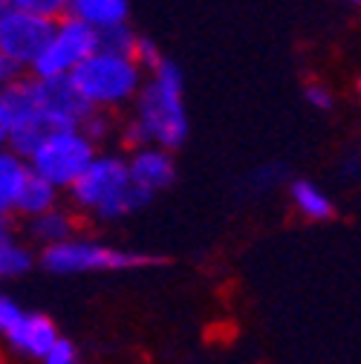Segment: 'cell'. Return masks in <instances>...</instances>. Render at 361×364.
<instances>
[{"label":"cell","mask_w":361,"mask_h":364,"mask_svg":"<svg viewBox=\"0 0 361 364\" xmlns=\"http://www.w3.org/2000/svg\"><path fill=\"white\" fill-rule=\"evenodd\" d=\"M183 70L171 58H165L151 75H145V84L133 102V122L145 133L148 145H156L162 151H176L188 139V110L183 99Z\"/></svg>","instance_id":"cell-1"},{"label":"cell","mask_w":361,"mask_h":364,"mask_svg":"<svg viewBox=\"0 0 361 364\" xmlns=\"http://www.w3.org/2000/svg\"><path fill=\"white\" fill-rule=\"evenodd\" d=\"M70 197L81 211H90L99 220H122L153 200L148 191L133 186L127 173V156L119 154H99L75 179Z\"/></svg>","instance_id":"cell-2"},{"label":"cell","mask_w":361,"mask_h":364,"mask_svg":"<svg viewBox=\"0 0 361 364\" xmlns=\"http://www.w3.org/2000/svg\"><path fill=\"white\" fill-rule=\"evenodd\" d=\"M70 81L93 110L110 113L136 102L139 90L145 84V73L136 67L133 58L107 55L96 50L84 64H78Z\"/></svg>","instance_id":"cell-3"},{"label":"cell","mask_w":361,"mask_h":364,"mask_svg":"<svg viewBox=\"0 0 361 364\" xmlns=\"http://www.w3.org/2000/svg\"><path fill=\"white\" fill-rule=\"evenodd\" d=\"M96 156V145L81 130H50L26 156V168L32 176L50 182L55 191H70Z\"/></svg>","instance_id":"cell-4"},{"label":"cell","mask_w":361,"mask_h":364,"mask_svg":"<svg viewBox=\"0 0 361 364\" xmlns=\"http://www.w3.org/2000/svg\"><path fill=\"white\" fill-rule=\"evenodd\" d=\"M41 263L47 272L55 275H75V272H116V269H139L153 263L151 255L142 252H124L113 249L107 243L84 240V237H70L58 246L43 249Z\"/></svg>","instance_id":"cell-5"},{"label":"cell","mask_w":361,"mask_h":364,"mask_svg":"<svg viewBox=\"0 0 361 364\" xmlns=\"http://www.w3.org/2000/svg\"><path fill=\"white\" fill-rule=\"evenodd\" d=\"M0 130L6 136V148L21 159H26L50 133L35 105L32 78L18 75L0 87Z\"/></svg>","instance_id":"cell-6"},{"label":"cell","mask_w":361,"mask_h":364,"mask_svg":"<svg viewBox=\"0 0 361 364\" xmlns=\"http://www.w3.org/2000/svg\"><path fill=\"white\" fill-rule=\"evenodd\" d=\"M96 50H99L96 29L67 15L55 21L53 38L47 41V47H43V53L38 55L29 73L32 78H70L78 70V64H84Z\"/></svg>","instance_id":"cell-7"},{"label":"cell","mask_w":361,"mask_h":364,"mask_svg":"<svg viewBox=\"0 0 361 364\" xmlns=\"http://www.w3.org/2000/svg\"><path fill=\"white\" fill-rule=\"evenodd\" d=\"M53 21L9 9L0 18V58L12 64L18 73L32 70L38 55L47 47V41L53 38Z\"/></svg>","instance_id":"cell-8"},{"label":"cell","mask_w":361,"mask_h":364,"mask_svg":"<svg viewBox=\"0 0 361 364\" xmlns=\"http://www.w3.org/2000/svg\"><path fill=\"white\" fill-rule=\"evenodd\" d=\"M32 93L50 130H81L87 116L93 113L70 78H32Z\"/></svg>","instance_id":"cell-9"},{"label":"cell","mask_w":361,"mask_h":364,"mask_svg":"<svg viewBox=\"0 0 361 364\" xmlns=\"http://www.w3.org/2000/svg\"><path fill=\"white\" fill-rule=\"evenodd\" d=\"M127 173L133 179V186L148 191L151 197L171 188L176 179V162L171 151H162L156 145L139 148L127 156Z\"/></svg>","instance_id":"cell-10"},{"label":"cell","mask_w":361,"mask_h":364,"mask_svg":"<svg viewBox=\"0 0 361 364\" xmlns=\"http://www.w3.org/2000/svg\"><path fill=\"white\" fill-rule=\"evenodd\" d=\"M6 341H9L15 350L26 353V355L43 358V355H47V353L58 344V333H55V324L50 321L47 315H38V312L29 315V312H26V318L21 321V327H18L15 333H9Z\"/></svg>","instance_id":"cell-11"},{"label":"cell","mask_w":361,"mask_h":364,"mask_svg":"<svg viewBox=\"0 0 361 364\" xmlns=\"http://www.w3.org/2000/svg\"><path fill=\"white\" fill-rule=\"evenodd\" d=\"M67 15L87 26H93L96 32H102V29L127 23L130 4L127 0H70Z\"/></svg>","instance_id":"cell-12"},{"label":"cell","mask_w":361,"mask_h":364,"mask_svg":"<svg viewBox=\"0 0 361 364\" xmlns=\"http://www.w3.org/2000/svg\"><path fill=\"white\" fill-rule=\"evenodd\" d=\"M29 179V168L26 159H21L18 154H12L9 148L0 151V217L15 214L21 188Z\"/></svg>","instance_id":"cell-13"},{"label":"cell","mask_w":361,"mask_h":364,"mask_svg":"<svg viewBox=\"0 0 361 364\" xmlns=\"http://www.w3.org/2000/svg\"><path fill=\"white\" fill-rule=\"evenodd\" d=\"M75 229H78V220L72 211H64V208H53L41 217H32L29 220V235L43 243V249L50 246H58L70 237H75Z\"/></svg>","instance_id":"cell-14"},{"label":"cell","mask_w":361,"mask_h":364,"mask_svg":"<svg viewBox=\"0 0 361 364\" xmlns=\"http://www.w3.org/2000/svg\"><path fill=\"white\" fill-rule=\"evenodd\" d=\"M58 194L50 182H43L38 176L29 173L26 179V186L21 188V197H18V205H15V214L32 220V217H41V214H47L53 208H58Z\"/></svg>","instance_id":"cell-15"},{"label":"cell","mask_w":361,"mask_h":364,"mask_svg":"<svg viewBox=\"0 0 361 364\" xmlns=\"http://www.w3.org/2000/svg\"><path fill=\"white\" fill-rule=\"evenodd\" d=\"M289 197L295 203V208L306 217V220H330L335 214L333 200L315 186L309 179H295L289 186Z\"/></svg>","instance_id":"cell-16"},{"label":"cell","mask_w":361,"mask_h":364,"mask_svg":"<svg viewBox=\"0 0 361 364\" xmlns=\"http://www.w3.org/2000/svg\"><path fill=\"white\" fill-rule=\"evenodd\" d=\"M96 35H99V53L122 55V58H130V55H133V47H136V38H139L127 23L102 29V32H96Z\"/></svg>","instance_id":"cell-17"},{"label":"cell","mask_w":361,"mask_h":364,"mask_svg":"<svg viewBox=\"0 0 361 364\" xmlns=\"http://www.w3.org/2000/svg\"><path fill=\"white\" fill-rule=\"evenodd\" d=\"M29 269H32V252L26 246L12 240V243H6L4 249H0V281L21 278Z\"/></svg>","instance_id":"cell-18"},{"label":"cell","mask_w":361,"mask_h":364,"mask_svg":"<svg viewBox=\"0 0 361 364\" xmlns=\"http://www.w3.org/2000/svg\"><path fill=\"white\" fill-rule=\"evenodd\" d=\"M6 4H9V9L53 21V23L67 18V9H70V0H6Z\"/></svg>","instance_id":"cell-19"},{"label":"cell","mask_w":361,"mask_h":364,"mask_svg":"<svg viewBox=\"0 0 361 364\" xmlns=\"http://www.w3.org/2000/svg\"><path fill=\"white\" fill-rule=\"evenodd\" d=\"M130 58L136 61V67H139L145 75H151V73L165 61V55H162L159 47H156V41H153V38H145V35L136 38V47H133V55H130Z\"/></svg>","instance_id":"cell-20"},{"label":"cell","mask_w":361,"mask_h":364,"mask_svg":"<svg viewBox=\"0 0 361 364\" xmlns=\"http://www.w3.org/2000/svg\"><path fill=\"white\" fill-rule=\"evenodd\" d=\"M81 133H84L93 145L104 142L107 136L113 133V119H110V113H104V110H93V113L87 116V122L81 124Z\"/></svg>","instance_id":"cell-21"},{"label":"cell","mask_w":361,"mask_h":364,"mask_svg":"<svg viewBox=\"0 0 361 364\" xmlns=\"http://www.w3.org/2000/svg\"><path fill=\"white\" fill-rule=\"evenodd\" d=\"M23 318H26V312L9 295H0V336L6 338L9 333H15L21 327Z\"/></svg>","instance_id":"cell-22"},{"label":"cell","mask_w":361,"mask_h":364,"mask_svg":"<svg viewBox=\"0 0 361 364\" xmlns=\"http://www.w3.org/2000/svg\"><path fill=\"white\" fill-rule=\"evenodd\" d=\"M303 99L315 110H330L333 107V93H330L324 84H306L303 87Z\"/></svg>","instance_id":"cell-23"},{"label":"cell","mask_w":361,"mask_h":364,"mask_svg":"<svg viewBox=\"0 0 361 364\" xmlns=\"http://www.w3.org/2000/svg\"><path fill=\"white\" fill-rule=\"evenodd\" d=\"M43 364H78L75 361V347L70 344V341H64V338H58V344L43 355Z\"/></svg>","instance_id":"cell-24"},{"label":"cell","mask_w":361,"mask_h":364,"mask_svg":"<svg viewBox=\"0 0 361 364\" xmlns=\"http://www.w3.org/2000/svg\"><path fill=\"white\" fill-rule=\"evenodd\" d=\"M15 235H12V220L9 217H0V249H4L6 243H12Z\"/></svg>","instance_id":"cell-25"},{"label":"cell","mask_w":361,"mask_h":364,"mask_svg":"<svg viewBox=\"0 0 361 364\" xmlns=\"http://www.w3.org/2000/svg\"><path fill=\"white\" fill-rule=\"evenodd\" d=\"M18 75H21V73H18L12 64H6L4 58H0V87H4L6 81H12V78H18Z\"/></svg>","instance_id":"cell-26"},{"label":"cell","mask_w":361,"mask_h":364,"mask_svg":"<svg viewBox=\"0 0 361 364\" xmlns=\"http://www.w3.org/2000/svg\"><path fill=\"white\" fill-rule=\"evenodd\" d=\"M9 12V4H6V0H0V18H4Z\"/></svg>","instance_id":"cell-27"},{"label":"cell","mask_w":361,"mask_h":364,"mask_svg":"<svg viewBox=\"0 0 361 364\" xmlns=\"http://www.w3.org/2000/svg\"><path fill=\"white\" fill-rule=\"evenodd\" d=\"M6 148V136H4V130H0V151Z\"/></svg>","instance_id":"cell-28"},{"label":"cell","mask_w":361,"mask_h":364,"mask_svg":"<svg viewBox=\"0 0 361 364\" xmlns=\"http://www.w3.org/2000/svg\"><path fill=\"white\" fill-rule=\"evenodd\" d=\"M347 4H352V6H358V9H361V0H347Z\"/></svg>","instance_id":"cell-29"},{"label":"cell","mask_w":361,"mask_h":364,"mask_svg":"<svg viewBox=\"0 0 361 364\" xmlns=\"http://www.w3.org/2000/svg\"><path fill=\"white\" fill-rule=\"evenodd\" d=\"M358 93H361V81H358Z\"/></svg>","instance_id":"cell-30"}]
</instances>
